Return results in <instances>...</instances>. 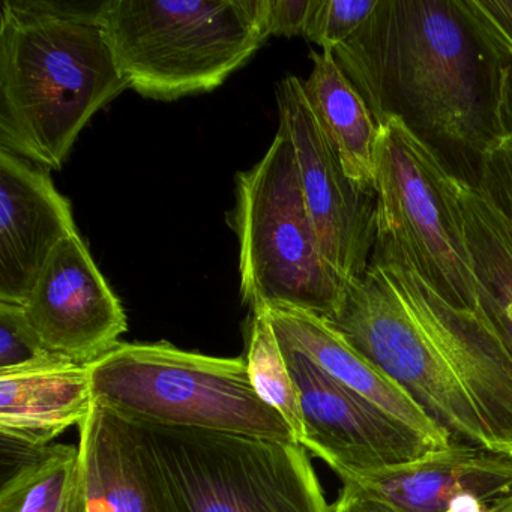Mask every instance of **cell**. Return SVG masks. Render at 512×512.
<instances>
[{
  "label": "cell",
  "mask_w": 512,
  "mask_h": 512,
  "mask_svg": "<svg viewBox=\"0 0 512 512\" xmlns=\"http://www.w3.org/2000/svg\"><path fill=\"white\" fill-rule=\"evenodd\" d=\"M76 233L49 170L0 149V302L25 304L53 251Z\"/></svg>",
  "instance_id": "13"
},
{
  "label": "cell",
  "mask_w": 512,
  "mask_h": 512,
  "mask_svg": "<svg viewBox=\"0 0 512 512\" xmlns=\"http://www.w3.org/2000/svg\"><path fill=\"white\" fill-rule=\"evenodd\" d=\"M278 343L298 391L299 443L343 481L404 466L452 445L389 415L335 382L295 347Z\"/></svg>",
  "instance_id": "9"
},
{
  "label": "cell",
  "mask_w": 512,
  "mask_h": 512,
  "mask_svg": "<svg viewBox=\"0 0 512 512\" xmlns=\"http://www.w3.org/2000/svg\"><path fill=\"white\" fill-rule=\"evenodd\" d=\"M512 224V136L497 137L482 157L475 184Z\"/></svg>",
  "instance_id": "25"
},
{
  "label": "cell",
  "mask_w": 512,
  "mask_h": 512,
  "mask_svg": "<svg viewBox=\"0 0 512 512\" xmlns=\"http://www.w3.org/2000/svg\"><path fill=\"white\" fill-rule=\"evenodd\" d=\"M127 88L97 11L2 4L0 149L62 169L89 121Z\"/></svg>",
  "instance_id": "2"
},
{
  "label": "cell",
  "mask_w": 512,
  "mask_h": 512,
  "mask_svg": "<svg viewBox=\"0 0 512 512\" xmlns=\"http://www.w3.org/2000/svg\"><path fill=\"white\" fill-rule=\"evenodd\" d=\"M484 61L512 58V0H457Z\"/></svg>",
  "instance_id": "24"
},
{
  "label": "cell",
  "mask_w": 512,
  "mask_h": 512,
  "mask_svg": "<svg viewBox=\"0 0 512 512\" xmlns=\"http://www.w3.org/2000/svg\"><path fill=\"white\" fill-rule=\"evenodd\" d=\"M311 0H254L260 32L269 37H304Z\"/></svg>",
  "instance_id": "26"
},
{
  "label": "cell",
  "mask_w": 512,
  "mask_h": 512,
  "mask_svg": "<svg viewBox=\"0 0 512 512\" xmlns=\"http://www.w3.org/2000/svg\"><path fill=\"white\" fill-rule=\"evenodd\" d=\"M310 76L302 80L311 112L340 160L347 178L374 194V149L379 127L331 52H311Z\"/></svg>",
  "instance_id": "18"
},
{
  "label": "cell",
  "mask_w": 512,
  "mask_h": 512,
  "mask_svg": "<svg viewBox=\"0 0 512 512\" xmlns=\"http://www.w3.org/2000/svg\"><path fill=\"white\" fill-rule=\"evenodd\" d=\"M91 368L74 362L0 374V433L43 449L94 409Z\"/></svg>",
  "instance_id": "16"
},
{
  "label": "cell",
  "mask_w": 512,
  "mask_h": 512,
  "mask_svg": "<svg viewBox=\"0 0 512 512\" xmlns=\"http://www.w3.org/2000/svg\"><path fill=\"white\" fill-rule=\"evenodd\" d=\"M326 320L400 385L454 442L491 449L466 389L379 265L370 263L361 280L344 287L340 307Z\"/></svg>",
  "instance_id": "8"
},
{
  "label": "cell",
  "mask_w": 512,
  "mask_h": 512,
  "mask_svg": "<svg viewBox=\"0 0 512 512\" xmlns=\"http://www.w3.org/2000/svg\"><path fill=\"white\" fill-rule=\"evenodd\" d=\"M79 427V466L68 512H161L124 419L95 403Z\"/></svg>",
  "instance_id": "17"
},
{
  "label": "cell",
  "mask_w": 512,
  "mask_h": 512,
  "mask_svg": "<svg viewBox=\"0 0 512 512\" xmlns=\"http://www.w3.org/2000/svg\"><path fill=\"white\" fill-rule=\"evenodd\" d=\"M244 335V359L254 391L286 419L299 442L302 418L298 391L265 310H250Z\"/></svg>",
  "instance_id": "21"
},
{
  "label": "cell",
  "mask_w": 512,
  "mask_h": 512,
  "mask_svg": "<svg viewBox=\"0 0 512 512\" xmlns=\"http://www.w3.org/2000/svg\"><path fill=\"white\" fill-rule=\"evenodd\" d=\"M89 368L95 403L127 421L299 443L254 391L244 358L121 343Z\"/></svg>",
  "instance_id": "4"
},
{
  "label": "cell",
  "mask_w": 512,
  "mask_h": 512,
  "mask_svg": "<svg viewBox=\"0 0 512 512\" xmlns=\"http://www.w3.org/2000/svg\"><path fill=\"white\" fill-rule=\"evenodd\" d=\"M235 199L230 226L238 238L244 304L334 316L344 287L320 251L284 125L262 160L236 175Z\"/></svg>",
  "instance_id": "6"
},
{
  "label": "cell",
  "mask_w": 512,
  "mask_h": 512,
  "mask_svg": "<svg viewBox=\"0 0 512 512\" xmlns=\"http://www.w3.org/2000/svg\"><path fill=\"white\" fill-rule=\"evenodd\" d=\"M472 400L491 449L512 455V355L481 308L457 307L415 271L371 257Z\"/></svg>",
  "instance_id": "11"
},
{
  "label": "cell",
  "mask_w": 512,
  "mask_h": 512,
  "mask_svg": "<svg viewBox=\"0 0 512 512\" xmlns=\"http://www.w3.org/2000/svg\"><path fill=\"white\" fill-rule=\"evenodd\" d=\"M376 5L377 0H311L304 37L334 52L361 29Z\"/></svg>",
  "instance_id": "23"
},
{
  "label": "cell",
  "mask_w": 512,
  "mask_h": 512,
  "mask_svg": "<svg viewBox=\"0 0 512 512\" xmlns=\"http://www.w3.org/2000/svg\"><path fill=\"white\" fill-rule=\"evenodd\" d=\"M331 512H397L391 505L373 496L355 481H343L338 499L331 505Z\"/></svg>",
  "instance_id": "28"
},
{
  "label": "cell",
  "mask_w": 512,
  "mask_h": 512,
  "mask_svg": "<svg viewBox=\"0 0 512 512\" xmlns=\"http://www.w3.org/2000/svg\"><path fill=\"white\" fill-rule=\"evenodd\" d=\"M494 136H512V58L484 61Z\"/></svg>",
  "instance_id": "27"
},
{
  "label": "cell",
  "mask_w": 512,
  "mask_h": 512,
  "mask_svg": "<svg viewBox=\"0 0 512 512\" xmlns=\"http://www.w3.org/2000/svg\"><path fill=\"white\" fill-rule=\"evenodd\" d=\"M491 512H512V496L494 505Z\"/></svg>",
  "instance_id": "30"
},
{
  "label": "cell",
  "mask_w": 512,
  "mask_h": 512,
  "mask_svg": "<svg viewBox=\"0 0 512 512\" xmlns=\"http://www.w3.org/2000/svg\"><path fill=\"white\" fill-rule=\"evenodd\" d=\"M97 16L128 88L152 100L214 91L266 41L254 0H107Z\"/></svg>",
  "instance_id": "5"
},
{
  "label": "cell",
  "mask_w": 512,
  "mask_h": 512,
  "mask_svg": "<svg viewBox=\"0 0 512 512\" xmlns=\"http://www.w3.org/2000/svg\"><path fill=\"white\" fill-rule=\"evenodd\" d=\"M79 466V448H43L0 491V512H68Z\"/></svg>",
  "instance_id": "20"
},
{
  "label": "cell",
  "mask_w": 512,
  "mask_h": 512,
  "mask_svg": "<svg viewBox=\"0 0 512 512\" xmlns=\"http://www.w3.org/2000/svg\"><path fill=\"white\" fill-rule=\"evenodd\" d=\"M59 358L44 347L26 319L22 305L0 302V374L47 367Z\"/></svg>",
  "instance_id": "22"
},
{
  "label": "cell",
  "mask_w": 512,
  "mask_h": 512,
  "mask_svg": "<svg viewBox=\"0 0 512 512\" xmlns=\"http://www.w3.org/2000/svg\"><path fill=\"white\" fill-rule=\"evenodd\" d=\"M49 352L91 365L119 346L127 316L79 233L64 239L22 305Z\"/></svg>",
  "instance_id": "12"
},
{
  "label": "cell",
  "mask_w": 512,
  "mask_h": 512,
  "mask_svg": "<svg viewBox=\"0 0 512 512\" xmlns=\"http://www.w3.org/2000/svg\"><path fill=\"white\" fill-rule=\"evenodd\" d=\"M262 310L278 340L304 353L335 382L433 439L454 443L400 385L347 343L325 317L292 308Z\"/></svg>",
  "instance_id": "15"
},
{
  "label": "cell",
  "mask_w": 512,
  "mask_h": 512,
  "mask_svg": "<svg viewBox=\"0 0 512 512\" xmlns=\"http://www.w3.org/2000/svg\"><path fill=\"white\" fill-rule=\"evenodd\" d=\"M277 103L280 124L295 148L302 194L320 251L346 287L370 268L376 244V194L365 193L347 178L311 112L301 79L281 80Z\"/></svg>",
  "instance_id": "10"
},
{
  "label": "cell",
  "mask_w": 512,
  "mask_h": 512,
  "mask_svg": "<svg viewBox=\"0 0 512 512\" xmlns=\"http://www.w3.org/2000/svg\"><path fill=\"white\" fill-rule=\"evenodd\" d=\"M124 422L161 512H331L299 443Z\"/></svg>",
  "instance_id": "3"
},
{
  "label": "cell",
  "mask_w": 512,
  "mask_h": 512,
  "mask_svg": "<svg viewBox=\"0 0 512 512\" xmlns=\"http://www.w3.org/2000/svg\"><path fill=\"white\" fill-rule=\"evenodd\" d=\"M491 508L493 506L482 505V503L476 502V500H467V502L461 503L452 512H491Z\"/></svg>",
  "instance_id": "29"
},
{
  "label": "cell",
  "mask_w": 512,
  "mask_h": 512,
  "mask_svg": "<svg viewBox=\"0 0 512 512\" xmlns=\"http://www.w3.org/2000/svg\"><path fill=\"white\" fill-rule=\"evenodd\" d=\"M479 308L512 355V224L478 185L455 176Z\"/></svg>",
  "instance_id": "19"
},
{
  "label": "cell",
  "mask_w": 512,
  "mask_h": 512,
  "mask_svg": "<svg viewBox=\"0 0 512 512\" xmlns=\"http://www.w3.org/2000/svg\"><path fill=\"white\" fill-rule=\"evenodd\" d=\"M331 53L377 125L400 119L455 176L475 184L496 136L484 59L457 0H377Z\"/></svg>",
  "instance_id": "1"
},
{
  "label": "cell",
  "mask_w": 512,
  "mask_h": 512,
  "mask_svg": "<svg viewBox=\"0 0 512 512\" xmlns=\"http://www.w3.org/2000/svg\"><path fill=\"white\" fill-rule=\"evenodd\" d=\"M347 481L397 512H452L466 500L494 506L512 496V455L454 442L413 463Z\"/></svg>",
  "instance_id": "14"
},
{
  "label": "cell",
  "mask_w": 512,
  "mask_h": 512,
  "mask_svg": "<svg viewBox=\"0 0 512 512\" xmlns=\"http://www.w3.org/2000/svg\"><path fill=\"white\" fill-rule=\"evenodd\" d=\"M377 127L371 257L407 266L452 305L476 310L454 173L400 119L391 116Z\"/></svg>",
  "instance_id": "7"
}]
</instances>
